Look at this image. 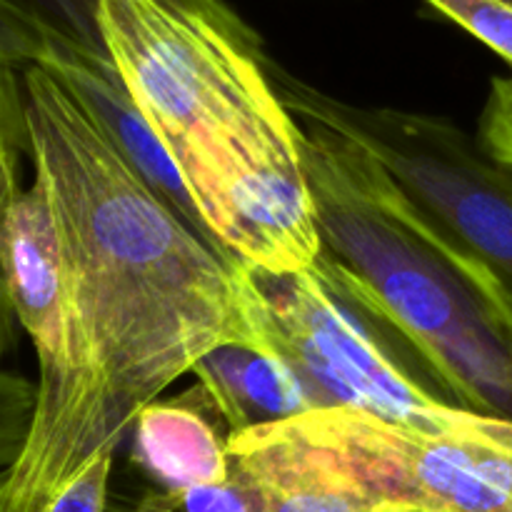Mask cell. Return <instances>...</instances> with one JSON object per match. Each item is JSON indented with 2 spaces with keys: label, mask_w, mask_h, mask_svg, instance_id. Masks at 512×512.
<instances>
[{
  "label": "cell",
  "mask_w": 512,
  "mask_h": 512,
  "mask_svg": "<svg viewBox=\"0 0 512 512\" xmlns=\"http://www.w3.org/2000/svg\"><path fill=\"white\" fill-rule=\"evenodd\" d=\"M28 163L53 210L70 315L68 393L0 473L5 500H40L220 345L258 348L250 273L150 188L43 65L23 68Z\"/></svg>",
  "instance_id": "6da1fadb"
},
{
  "label": "cell",
  "mask_w": 512,
  "mask_h": 512,
  "mask_svg": "<svg viewBox=\"0 0 512 512\" xmlns=\"http://www.w3.org/2000/svg\"><path fill=\"white\" fill-rule=\"evenodd\" d=\"M300 125L323 250L315 268L388 325L458 408L512 423V305L365 148Z\"/></svg>",
  "instance_id": "7a4b0ae2"
},
{
  "label": "cell",
  "mask_w": 512,
  "mask_h": 512,
  "mask_svg": "<svg viewBox=\"0 0 512 512\" xmlns=\"http://www.w3.org/2000/svg\"><path fill=\"white\" fill-rule=\"evenodd\" d=\"M98 28L110 63L178 168L205 228L238 165L298 128L263 53L168 0H98Z\"/></svg>",
  "instance_id": "3957f363"
},
{
  "label": "cell",
  "mask_w": 512,
  "mask_h": 512,
  "mask_svg": "<svg viewBox=\"0 0 512 512\" xmlns=\"http://www.w3.org/2000/svg\"><path fill=\"white\" fill-rule=\"evenodd\" d=\"M248 273L258 350L298 375L315 410L353 408L445 435L475 433L483 425L485 415L450 403L418 355L318 268Z\"/></svg>",
  "instance_id": "277c9868"
},
{
  "label": "cell",
  "mask_w": 512,
  "mask_h": 512,
  "mask_svg": "<svg viewBox=\"0 0 512 512\" xmlns=\"http://www.w3.org/2000/svg\"><path fill=\"white\" fill-rule=\"evenodd\" d=\"M265 65L290 113L320 120L368 150L512 305V175L480 143L445 118L345 103Z\"/></svg>",
  "instance_id": "5b68a950"
},
{
  "label": "cell",
  "mask_w": 512,
  "mask_h": 512,
  "mask_svg": "<svg viewBox=\"0 0 512 512\" xmlns=\"http://www.w3.org/2000/svg\"><path fill=\"white\" fill-rule=\"evenodd\" d=\"M288 423L345 460L380 503L512 512V450L498 418L465 435L428 433L353 408L310 410Z\"/></svg>",
  "instance_id": "8992f818"
},
{
  "label": "cell",
  "mask_w": 512,
  "mask_h": 512,
  "mask_svg": "<svg viewBox=\"0 0 512 512\" xmlns=\"http://www.w3.org/2000/svg\"><path fill=\"white\" fill-rule=\"evenodd\" d=\"M0 283L15 323L38 355V393L30 430L58 415L70 383V315L63 250L43 188L30 180L0 225ZM28 430V433H30Z\"/></svg>",
  "instance_id": "52a82bcc"
},
{
  "label": "cell",
  "mask_w": 512,
  "mask_h": 512,
  "mask_svg": "<svg viewBox=\"0 0 512 512\" xmlns=\"http://www.w3.org/2000/svg\"><path fill=\"white\" fill-rule=\"evenodd\" d=\"M230 470L258 493L263 512H373L378 495L345 460L273 423L228 435Z\"/></svg>",
  "instance_id": "ba28073f"
},
{
  "label": "cell",
  "mask_w": 512,
  "mask_h": 512,
  "mask_svg": "<svg viewBox=\"0 0 512 512\" xmlns=\"http://www.w3.org/2000/svg\"><path fill=\"white\" fill-rule=\"evenodd\" d=\"M38 65L48 68L65 85V90L83 105L85 113L108 135V140L128 160L130 168L150 188L158 190L178 210V215L190 228L198 230L203 238L213 243V238L205 233L203 220L195 210L193 198H190L178 168L170 160V155L165 153L160 140L155 138L153 128L143 118L138 105L133 103L108 55L90 53V50L78 48V45L53 38L48 55Z\"/></svg>",
  "instance_id": "9c48e42d"
},
{
  "label": "cell",
  "mask_w": 512,
  "mask_h": 512,
  "mask_svg": "<svg viewBox=\"0 0 512 512\" xmlns=\"http://www.w3.org/2000/svg\"><path fill=\"white\" fill-rule=\"evenodd\" d=\"M193 373L230 435L293 420L315 410L298 375L273 355L253 345H220L210 350Z\"/></svg>",
  "instance_id": "30bf717a"
},
{
  "label": "cell",
  "mask_w": 512,
  "mask_h": 512,
  "mask_svg": "<svg viewBox=\"0 0 512 512\" xmlns=\"http://www.w3.org/2000/svg\"><path fill=\"white\" fill-rule=\"evenodd\" d=\"M133 458L160 490L215 485L230 478L225 440L190 400H155L133 423Z\"/></svg>",
  "instance_id": "8fae6325"
},
{
  "label": "cell",
  "mask_w": 512,
  "mask_h": 512,
  "mask_svg": "<svg viewBox=\"0 0 512 512\" xmlns=\"http://www.w3.org/2000/svg\"><path fill=\"white\" fill-rule=\"evenodd\" d=\"M28 158V128H25L23 68L0 65V225L13 200L23 193L20 165ZM0 318L13 330V313L0 283Z\"/></svg>",
  "instance_id": "7c38bea8"
},
{
  "label": "cell",
  "mask_w": 512,
  "mask_h": 512,
  "mask_svg": "<svg viewBox=\"0 0 512 512\" xmlns=\"http://www.w3.org/2000/svg\"><path fill=\"white\" fill-rule=\"evenodd\" d=\"M130 512H263V505L258 493L230 470V478L223 483L150 490Z\"/></svg>",
  "instance_id": "4fadbf2b"
},
{
  "label": "cell",
  "mask_w": 512,
  "mask_h": 512,
  "mask_svg": "<svg viewBox=\"0 0 512 512\" xmlns=\"http://www.w3.org/2000/svg\"><path fill=\"white\" fill-rule=\"evenodd\" d=\"M28 18L43 25L53 38L70 45L105 53L98 28V0H8Z\"/></svg>",
  "instance_id": "5bb4252c"
},
{
  "label": "cell",
  "mask_w": 512,
  "mask_h": 512,
  "mask_svg": "<svg viewBox=\"0 0 512 512\" xmlns=\"http://www.w3.org/2000/svg\"><path fill=\"white\" fill-rule=\"evenodd\" d=\"M115 450H100L83 468L55 485L35 512H105L108 510L110 473H113Z\"/></svg>",
  "instance_id": "9a60e30c"
},
{
  "label": "cell",
  "mask_w": 512,
  "mask_h": 512,
  "mask_svg": "<svg viewBox=\"0 0 512 512\" xmlns=\"http://www.w3.org/2000/svg\"><path fill=\"white\" fill-rule=\"evenodd\" d=\"M512 68V5L505 0H425Z\"/></svg>",
  "instance_id": "2e32d148"
},
{
  "label": "cell",
  "mask_w": 512,
  "mask_h": 512,
  "mask_svg": "<svg viewBox=\"0 0 512 512\" xmlns=\"http://www.w3.org/2000/svg\"><path fill=\"white\" fill-rule=\"evenodd\" d=\"M38 385L0 368V473L18 460L33 423Z\"/></svg>",
  "instance_id": "e0dca14e"
},
{
  "label": "cell",
  "mask_w": 512,
  "mask_h": 512,
  "mask_svg": "<svg viewBox=\"0 0 512 512\" xmlns=\"http://www.w3.org/2000/svg\"><path fill=\"white\" fill-rule=\"evenodd\" d=\"M53 35L35 23L33 18L0 0V65L28 68L43 63L48 55Z\"/></svg>",
  "instance_id": "ac0fdd59"
},
{
  "label": "cell",
  "mask_w": 512,
  "mask_h": 512,
  "mask_svg": "<svg viewBox=\"0 0 512 512\" xmlns=\"http://www.w3.org/2000/svg\"><path fill=\"white\" fill-rule=\"evenodd\" d=\"M480 148L512 175V78H495L480 115Z\"/></svg>",
  "instance_id": "d6986e66"
},
{
  "label": "cell",
  "mask_w": 512,
  "mask_h": 512,
  "mask_svg": "<svg viewBox=\"0 0 512 512\" xmlns=\"http://www.w3.org/2000/svg\"><path fill=\"white\" fill-rule=\"evenodd\" d=\"M168 3L180 5V8H188L193 13L205 15L208 20H213L218 28H223L230 38H235L238 43H243L245 48L255 50V53H263L260 50V38L233 8H230L225 0H168Z\"/></svg>",
  "instance_id": "ffe728a7"
},
{
  "label": "cell",
  "mask_w": 512,
  "mask_h": 512,
  "mask_svg": "<svg viewBox=\"0 0 512 512\" xmlns=\"http://www.w3.org/2000/svg\"><path fill=\"white\" fill-rule=\"evenodd\" d=\"M373 512H445V510H433V508H423V505H410V503H380Z\"/></svg>",
  "instance_id": "44dd1931"
},
{
  "label": "cell",
  "mask_w": 512,
  "mask_h": 512,
  "mask_svg": "<svg viewBox=\"0 0 512 512\" xmlns=\"http://www.w3.org/2000/svg\"><path fill=\"white\" fill-rule=\"evenodd\" d=\"M10 340H13V330H10L8 325L3 323V318H0V355L5 353V348L10 345Z\"/></svg>",
  "instance_id": "7402d4cb"
},
{
  "label": "cell",
  "mask_w": 512,
  "mask_h": 512,
  "mask_svg": "<svg viewBox=\"0 0 512 512\" xmlns=\"http://www.w3.org/2000/svg\"><path fill=\"white\" fill-rule=\"evenodd\" d=\"M503 440L508 443V448L512 450V423H510V420H503Z\"/></svg>",
  "instance_id": "603a6c76"
},
{
  "label": "cell",
  "mask_w": 512,
  "mask_h": 512,
  "mask_svg": "<svg viewBox=\"0 0 512 512\" xmlns=\"http://www.w3.org/2000/svg\"><path fill=\"white\" fill-rule=\"evenodd\" d=\"M0 512H18V510H13V508H10V505H8V500L3 498V490H0Z\"/></svg>",
  "instance_id": "cb8c5ba5"
},
{
  "label": "cell",
  "mask_w": 512,
  "mask_h": 512,
  "mask_svg": "<svg viewBox=\"0 0 512 512\" xmlns=\"http://www.w3.org/2000/svg\"><path fill=\"white\" fill-rule=\"evenodd\" d=\"M505 3H510V5H512V0H505Z\"/></svg>",
  "instance_id": "d4e9b609"
}]
</instances>
